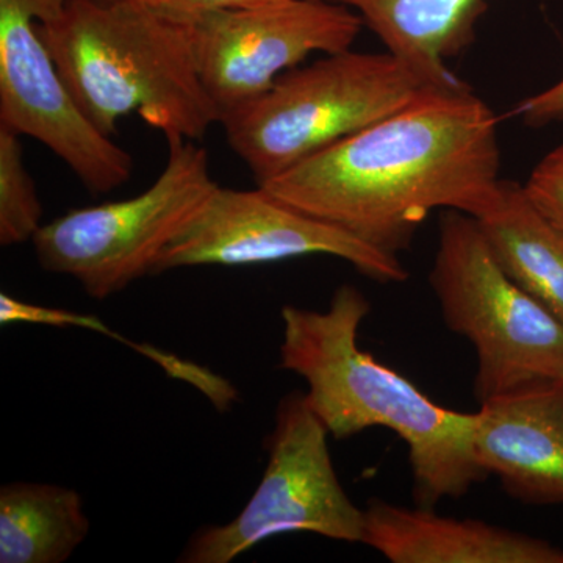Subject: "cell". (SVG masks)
Masks as SVG:
<instances>
[{
    "label": "cell",
    "instance_id": "obj_4",
    "mask_svg": "<svg viewBox=\"0 0 563 563\" xmlns=\"http://www.w3.org/2000/svg\"><path fill=\"white\" fill-rule=\"evenodd\" d=\"M440 87L390 51L324 55L222 118L258 187Z\"/></svg>",
    "mask_w": 563,
    "mask_h": 563
},
{
    "label": "cell",
    "instance_id": "obj_11",
    "mask_svg": "<svg viewBox=\"0 0 563 563\" xmlns=\"http://www.w3.org/2000/svg\"><path fill=\"white\" fill-rule=\"evenodd\" d=\"M474 461L529 504H563V383L533 385L481 404Z\"/></svg>",
    "mask_w": 563,
    "mask_h": 563
},
{
    "label": "cell",
    "instance_id": "obj_6",
    "mask_svg": "<svg viewBox=\"0 0 563 563\" xmlns=\"http://www.w3.org/2000/svg\"><path fill=\"white\" fill-rule=\"evenodd\" d=\"M168 146L165 169L147 190L41 225L32 240L41 268L73 277L99 301L155 274L163 252L218 185L203 147L188 140Z\"/></svg>",
    "mask_w": 563,
    "mask_h": 563
},
{
    "label": "cell",
    "instance_id": "obj_15",
    "mask_svg": "<svg viewBox=\"0 0 563 563\" xmlns=\"http://www.w3.org/2000/svg\"><path fill=\"white\" fill-rule=\"evenodd\" d=\"M88 532L84 499L73 488L24 481L0 488V562L68 561Z\"/></svg>",
    "mask_w": 563,
    "mask_h": 563
},
{
    "label": "cell",
    "instance_id": "obj_5",
    "mask_svg": "<svg viewBox=\"0 0 563 563\" xmlns=\"http://www.w3.org/2000/svg\"><path fill=\"white\" fill-rule=\"evenodd\" d=\"M429 284L448 328L476 350L477 401L563 383V322L504 273L470 214L440 220Z\"/></svg>",
    "mask_w": 563,
    "mask_h": 563
},
{
    "label": "cell",
    "instance_id": "obj_8",
    "mask_svg": "<svg viewBox=\"0 0 563 563\" xmlns=\"http://www.w3.org/2000/svg\"><path fill=\"white\" fill-rule=\"evenodd\" d=\"M66 0H0V125L32 136L95 195L131 179L133 158L74 99L40 32Z\"/></svg>",
    "mask_w": 563,
    "mask_h": 563
},
{
    "label": "cell",
    "instance_id": "obj_16",
    "mask_svg": "<svg viewBox=\"0 0 563 563\" xmlns=\"http://www.w3.org/2000/svg\"><path fill=\"white\" fill-rule=\"evenodd\" d=\"M41 221L43 206L25 168L21 135L0 125V244L32 242Z\"/></svg>",
    "mask_w": 563,
    "mask_h": 563
},
{
    "label": "cell",
    "instance_id": "obj_9",
    "mask_svg": "<svg viewBox=\"0 0 563 563\" xmlns=\"http://www.w3.org/2000/svg\"><path fill=\"white\" fill-rule=\"evenodd\" d=\"M203 88L221 113H232L272 90L309 55L350 51L363 20L335 0H279L190 20Z\"/></svg>",
    "mask_w": 563,
    "mask_h": 563
},
{
    "label": "cell",
    "instance_id": "obj_20",
    "mask_svg": "<svg viewBox=\"0 0 563 563\" xmlns=\"http://www.w3.org/2000/svg\"><path fill=\"white\" fill-rule=\"evenodd\" d=\"M154 9L165 11L179 20L190 21L213 11L252 9L279 0H141Z\"/></svg>",
    "mask_w": 563,
    "mask_h": 563
},
{
    "label": "cell",
    "instance_id": "obj_3",
    "mask_svg": "<svg viewBox=\"0 0 563 563\" xmlns=\"http://www.w3.org/2000/svg\"><path fill=\"white\" fill-rule=\"evenodd\" d=\"M40 32L74 99L106 135L131 113L168 141H199L221 124L190 21L141 0H66Z\"/></svg>",
    "mask_w": 563,
    "mask_h": 563
},
{
    "label": "cell",
    "instance_id": "obj_19",
    "mask_svg": "<svg viewBox=\"0 0 563 563\" xmlns=\"http://www.w3.org/2000/svg\"><path fill=\"white\" fill-rule=\"evenodd\" d=\"M514 117L523 121L529 128H543L563 120V77L547 90L529 96L518 102Z\"/></svg>",
    "mask_w": 563,
    "mask_h": 563
},
{
    "label": "cell",
    "instance_id": "obj_10",
    "mask_svg": "<svg viewBox=\"0 0 563 563\" xmlns=\"http://www.w3.org/2000/svg\"><path fill=\"white\" fill-rule=\"evenodd\" d=\"M309 255L342 258L380 284L409 279L398 255L280 201L265 188L233 190L220 185L163 252L155 274L190 266L262 265Z\"/></svg>",
    "mask_w": 563,
    "mask_h": 563
},
{
    "label": "cell",
    "instance_id": "obj_2",
    "mask_svg": "<svg viewBox=\"0 0 563 563\" xmlns=\"http://www.w3.org/2000/svg\"><path fill=\"white\" fill-rule=\"evenodd\" d=\"M369 312L354 285L336 288L324 312L282 307L279 366L306 380L307 402L329 435L343 440L387 428L401 437L418 506L432 509L442 499L462 498L487 477L474 461V413L433 402L412 380L362 351L358 329Z\"/></svg>",
    "mask_w": 563,
    "mask_h": 563
},
{
    "label": "cell",
    "instance_id": "obj_13",
    "mask_svg": "<svg viewBox=\"0 0 563 563\" xmlns=\"http://www.w3.org/2000/svg\"><path fill=\"white\" fill-rule=\"evenodd\" d=\"M354 10L385 49L440 87L463 85L446 62L473 40L484 0H335Z\"/></svg>",
    "mask_w": 563,
    "mask_h": 563
},
{
    "label": "cell",
    "instance_id": "obj_12",
    "mask_svg": "<svg viewBox=\"0 0 563 563\" xmlns=\"http://www.w3.org/2000/svg\"><path fill=\"white\" fill-rule=\"evenodd\" d=\"M363 543L393 563H563L561 548L536 537L377 499L365 509Z\"/></svg>",
    "mask_w": 563,
    "mask_h": 563
},
{
    "label": "cell",
    "instance_id": "obj_14",
    "mask_svg": "<svg viewBox=\"0 0 563 563\" xmlns=\"http://www.w3.org/2000/svg\"><path fill=\"white\" fill-rule=\"evenodd\" d=\"M504 273L563 322V229L533 203L525 185L501 179L474 218Z\"/></svg>",
    "mask_w": 563,
    "mask_h": 563
},
{
    "label": "cell",
    "instance_id": "obj_18",
    "mask_svg": "<svg viewBox=\"0 0 563 563\" xmlns=\"http://www.w3.org/2000/svg\"><path fill=\"white\" fill-rule=\"evenodd\" d=\"M525 188L533 203L563 229V143L537 163Z\"/></svg>",
    "mask_w": 563,
    "mask_h": 563
},
{
    "label": "cell",
    "instance_id": "obj_7",
    "mask_svg": "<svg viewBox=\"0 0 563 563\" xmlns=\"http://www.w3.org/2000/svg\"><path fill=\"white\" fill-rule=\"evenodd\" d=\"M328 435L306 393L284 396L266 440L268 463L257 490L229 523L192 533L177 561L229 563L265 540L292 532L363 543L365 510L340 484Z\"/></svg>",
    "mask_w": 563,
    "mask_h": 563
},
{
    "label": "cell",
    "instance_id": "obj_17",
    "mask_svg": "<svg viewBox=\"0 0 563 563\" xmlns=\"http://www.w3.org/2000/svg\"><path fill=\"white\" fill-rule=\"evenodd\" d=\"M29 318H31L33 324L55 325V328H85L103 333V335L114 336V339L121 340L128 346L143 352L147 358L158 363L169 376L195 385L218 410L229 409L239 398L235 387L218 374L211 373L210 369L184 361V358H177L176 355L166 354V352L155 350V347L140 346V344L121 339L120 335H114L113 331H110L99 318L91 317V314L69 312V310L55 309V307L32 306Z\"/></svg>",
    "mask_w": 563,
    "mask_h": 563
},
{
    "label": "cell",
    "instance_id": "obj_1",
    "mask_svg": "<svg viewBox=\"0 0 563 563\" xmlns=\"http://www.w3.org/2000/svg\"><path fill=\"white\" fill-rule=\"evenodd\" d=\"M499 172L498 118L463 84L431 88L261 187L398 255L433 210L481 217Z\"/></svg>",
    "mask_w": 563,
    "mask_h": 563
}]
</instances>
